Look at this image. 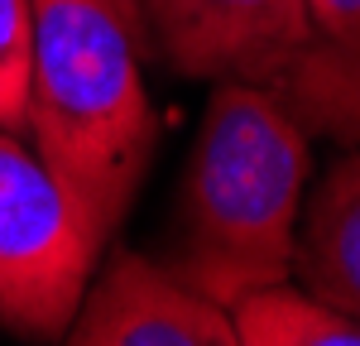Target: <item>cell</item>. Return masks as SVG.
<instances>
[{
  "label": "cell",
  "mask_w": 360,
  "mask_h": 346,
  "mask_svg": "<svg viewBox=\"0 0 360 346\" xmlns=\"http://www.w3.org/2000/svg\"><path fill=\"white\" fill-rule=\"evenodd\" d=\"M307 183V130L264 82L221 77L178 193L173 274L231 308L250 288L293 279Z\"/></svg>",
  "instance_id": "cell-1"
},
{
  "label": "cell",
  "mask_w": 360,
  "mask_h": 346,
  "mask_svg": "<svg viewBox=\"0 0 360 346\" xmlns=\"http://www.w3.org/2000/svg\"><path fill=\"white\" fill-rule=\"evenodd\" d=\"M25 130L106 245L144 183L159 135L139 44L106 0H34Z\"/></svg>",
  "instance_id": "cell-2"
},
{
  "label": "cell",
  "mask_w": 360,
  "mask_h": 346,
  "mask_svg": "<svg viewBox=\"0 0 360 346\" xmlns=\"http://www.w3.org/2000/svg\"><path fill=\"white\" fill-rule=\"evenodd\" d=\"M101 236L49 164L0 130V327L29 342L68 337Z\"/></svg>",
  "instance_id": "cell-3"
},
{
  "label": "cell",
  "mask_w": 360,
  "mask_h": 346,
  "mask_svg": "<svg viewBox=\"0 0 360 346\" xmlns=\"http://www.w3.org/2000/svg\"><path fill=\"white\" fill-rule=\"evenodd\" d=\"M149 49L183 77L274 82L317 39L307 0H139Z\"/></svg>",
  "instance_id": "cell-4"
},
{
  "label": "cell",
  "mask_w": 360,
  "mask_h": 346,
  "mask_svg": "<svg viewBox=\"0 0 360 346\" xmlns=\"http://www.w3.org/2000/svg\"><path fill=\"white\" fill-rule=\"evenodd\" d=\"M63 342L77 346H236L221 303L183 284L139 250H115L96 284H86Z\"/></svg>",
  "instance_id": "cell-5"
},
{
  "label": "cell",
  "mask_w": 360,
  "mask_h": 346,
  "mask_svg": "<svg viewBox=\"0 0 360 346\" xmlns=\"http://www.w3.org/2000/svg\"><path fill=\"white\" fill-rule=\"evenodd\" d=\"M293 279L360 322V149H346L322 173L312 202L298 212Z\"/></svg>",
  "instance_id": "cell-6"
},
{
  "label": "cell",
  "mask_w": 360,
  "mask_h": 346,
  "mask_svg": "<svg viewBox=\"0 0 360 346\" xmlns=\"http://www.w3.org/2000/svg\"><path fill=\"white\" fill-rule=\"evenodd\" d=\"M269 86L307 135L360 149V25L317 34Z\"/></svg>",
  "instance_id": "cell-7"
},
{
  "label": "cell",
  "mask_w": 360,
  "mask_h": 346,
  "mask_svg": "<svg viewBox=\"0 0 360 346\" xmlns=\"http://www.w3.org/2000/svg\"><path fill=\"white\" fill-rule=\"evenodd\" d=\"M226 313L236 346H360V322L288 279L240 293Z\"/></svg>",
  "instance_id": "cell-8"
},
{
  "label": "cell",
  "mask_w": 360,
  "mask_h": 346,
  "mask_svg": "<svg viewBox=\"0 0 360 346\" xmlns=\"http://www.w3.org/2000/svg\"><path fill=\"white\" fill-rule=\"evenodd\" d=\"M29 63H34V0H0V130L29 125Z\"/></svg>",
  "instance_id": "cell-9"
},
{
  "label": "cell",
  "mask_w": 360,
  "mask_h": 346,
  "mask_svg": "<svg viewBox=\"0 0 360 346\" xmlns=\"http://www.w3.org/2000/svg\"><path fill=\"white\" fill-rule=\"evenodd\" d=\"M317 34H336V29L360 25V0H307Z\"/></svg>",
  "instance_id": "cell-10"
},
{
  "label": "cell",
  "mask_w": 360,
  "mask_h": 346,
  "mask_svg": "<svg viewBox=\"0 0 360 346\" xmlns=\"http://www.w3.org/2000/svg\"><path fill=\"white\" fill-rule=\"evenodd\" d=\"M115 10V20L130 29V39H135L139 49H149V34H144V10H139V0H106Z\"/></svg>",
  "instance_id": "cell-11"
}]
</instances>
